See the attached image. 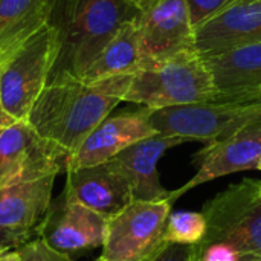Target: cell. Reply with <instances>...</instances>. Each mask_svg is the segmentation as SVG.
<instances>
[{
	"instance_id": "obj_1",
	"label": "cell",
	"mask_w": 261,
	"mask_h": 261,
	"mask_svg": "<svg viewBox=\"0 0 261 261\" xmlns=\"http://www.w3.org/2000/svg\"><path fill=\"white\" fill-rule=\"evenodd\" d=\"M132 78L133 75H118L95 83L75 78L47 83L26 121L38 136L72 154L124 101Z\"/></svg>"
},
{
	"instance_id": "obj_2",
	"label": "cell",
	"mask_w": 261,
	"mask_h": 261,
	"mask_svg": "<svg viewBox=\"0 0 261 261\" xmlns=\"http://www.w3.org/2000/svg\"><path fill=\"white\" fill-rule=\"evenodd\" d=\"M139 11L122 0H52L49 24L58 41V55L47 83L75 78Z\"/></svg>"
},
{
	"instance_id": "obj_3",
	"label": "cell",
	"mask_w": 261,
	"mask_h": 261,
	"mask_svg": "<svg viewBox=\"0 0 261 261\" xmlns=\"http://www.w3.org/2000/svg\"><path fill=\"white\" fill-rule=\"evenodd\" d=\"M219 90L194 47L159 60H142L124 101L150 110L214 101Z\"/></svg>"
},
{
	"instance_id": "obj_4",
	"label": "cell",
	"mask_w": 261,
	"mask_h": 261,
	"mask_svg": "<svg viewBox=\"0 0 261 261\" xmlns=\"http://www.w3.org/2000/svg\"><path fill=\"white\" fill-rule=\"evenodd\" d=\"M148 121L162 136L185 142H219L261 121V101L214 99L159 110L148 109Z\"/></svg>"
},
{
	"instance_id": "obj_5",
	"label": "cell",
	"mask_w": 261,
	"mask_h": 261,
	"mask_svg": "<svg viewBox=\"0 0 261 261\" xmlns=\"http://www.w3.org/2000/svg\"><path fill=\"white\" fill-rule=\"evenodd\" d=\"M261 179H243L208 200L202 210L206 234L200 245L223 243L242 258L261 260Z\"/></svg>"
},
{
	"instance_id": "obj_6",
	"label": "cell",
	"mask_w": 261,
	"mask_h": 261,
	"mask_svg": "<svg viewBox=\"0 0 261 261\" xmlns=\"http://www.w3.org/2000/svg\"><path fill=\"white\" fill-rule=\"evenodd\" d=\"M57 55V34L47 23L0 61V102L14 121L28 119L47 84Z\"/></svg>"
},
{
	"instance_id": "obj_7",
	"label": "cell",
	"mask_w": 261,
	"mask_h": 261,
	"mask_svg": "<svg viewBox=\"0 0 261 261\" xmlns=\"http://www.w3.org/2000/svg\"><path fill=\"white\" fill-rule=\"evenodd\" d=\"M170 200L132 202L107 222L101 258L106 261H147L164 242Z\"/></svg>"
},
{
	"instance_id": "obj_8",
	"label": "cell",
	"mask_w": 261,
	"mask_h": 261,
	"mask_svg": "<svg viewBox=\"0 0 261 261\" xmlns=\"http://www.w3.org/2000/svg\"><path fill=\"white\" fill-rule=\"evenodd\" d=\"M70 154L43 139L28 124L15 121L0 130V190L67 170Z\"/></svg>"
},
{
	"instance_id": "obj_9",
	"label": "cell",
	"mask_w": 261,
	"mask_h": 261,
	"mask_svg": "<svg viewBox=\"0 0 261 261\" xmlns=\"http://www.w3.org/2000/svg\"><path fill=\"white\" fill-rule=\"evenodd\" d=\"M107 222L98 213L60 196L55 202H50L37 236L50 249L73 260L86 251L102 248Z\"/></svg>"
},
{
	"instance_id": "obj_10",
	"label": "cell",
	"mask_w": 261,
	"mask_h": 261,
	"mask_svg": "<svg viewBox=\"0 0 261 261\" xmlns=\"http://www.w3.org/2000/svg\"><path fill=\"white\" fill-rule=\"evenodd\" d=\"M260 156L261 121H258L228 139L206 144L199 153H196L193 158V164L197 167L196 174L180 188L170 191L168 200L174 203L190 190L223 176L257 170Z\"/></svg>"
},
{
	"instance_id": "obj_11",
	"label": "cell",
	"mask_w": 261,
	"mask_h": 261,
	"mask_svg": "<svg viewBox=\"0 0 261 261\" xmlns=\"http://www.w3.org/2000/svg\"><path fill=\"white\" fill-rule=\"evenodd\" d=\"M136 23L142 60H159L194 47L185 0H156L139 12Z\"/></svg>"
},
{
	"instance_id": "obj_12",
	"label": "cell",
	"mask_w": 261,
	"mask_h": 261,
	"mask_svg": "<svg viewBox=\"0 0 261 261\" xmlns=\"http://www.w3.org/2000/svg\"><path fill=\"white\" fill-rule=\"evenodd\" d=\"M66 173L67 180L63 196L107 220L133 202L127 179L112 161L67 170Z\"/></svg>"
},
{
	"instance_id": "obj_13",
	"label": "cell",
	"mask_w": 261,
	"mask_h": 261,
	"mask_svg": "<svg viewBox=\"0 0 261 261\" xmlns=\"http://www.w3.org/2000/svg\"><path fill=\"white\" fill-rule=\"evenodd\" d=\"M153 135L158 133L148 121V109L145 107L138 112L107 116L70 154L67 170L104 164L135 142Z\"/></svg>"
},
{
	"instance_id": "obj_14",
	"label": "cell",
	"mask_w": 261,
	"mask_h": 261,
	"mask_svg": "<svg viewBox=\"0 0 261 261\" xmlns=\"http://www.w3.org/2000/svg\"><path fill=\"white\" fill-rule=\"evenodd\" d=\"M261 41V2L236 0L194 29V47L202 55Z\"/></svg>"
},
{
	"instance_id": "obj_15",
	"label": "cell",
	"mask_w": 261,
	"mask_h": 261,
	"mask_svg": "<svg viewBox=\"0 0 261 261\" xmlns=\"http://www.w3.org/2000/svg\"><path fill=\"white\" fill-rule=\"evenodd\" d=\"M185 141L174 136L153 135L122 150L110 159L127 179L133 202H161L170 199L159 179L158 162L164 153Z\"/></svg>"
},
{
	"instance_id": "obj_16",
	"label": "cell",
	"mask_w": 261,
	"mask_h": 261,
	"mask_svg": "<svg viewBox=\"0 0 261 261\" xmlns=\"http://www.w3.org/2000/svg\"><path fill=\"white\" fill-rule=\"evenodd\" d=\"M202 57L219 90L217 99L261 101V41Z\"/></svg>"
},
{
	"instance_id": "obj_17",
	"label": "cell",
	"mask_w": 261,
	"mask_h": 261,
	"mask_svg": "<svg viewBox=\"0 0 261 261\" xmlns=\"http://www.w3.org/2000/svg\"><path fill=\"white\" fill-rule=\"evenodd\" d=\"M55 176L8 185L0 190V229L24 236L37 234L52 202Z\"/></svg>"
},
{
	"instance_id": "obj_18",
	"label": "cell",
	"mask_w": 261,
	"mask_h": 261,
	"mask_svg": "<svg viewBox=\"0 0 261 261\" xmlns=\"http://www.w3.org/2000/svg\"><path fill=\"white\" fill-rule=\"evenodd\" d=\"M138 18L130 20L121 26L115 37L104 46L98 57L84 70L81 81L95 83L118 75H133L141 63Z\"/></svg>"
},
{
	"instance_id": "obj_19",
	"label": "cell",
	"mask_w": 261,
	"mask_h": 261,
	"mask_svg": "<svg viewBox=\"0 0 261 261\" xmlns=\"http://www.w3.org/2000/svg\"><path fill=\"white\" fill-rule=\"evenodd\" d=\"M52 0H0V61L49 23Z\"/></svg>"
},
{
	"instance_id": "obj_20",
	"label": "cell",
	"mask_w": 261,
	"mask_h": 261,
	"mask_svg": "<svg viewBox=\"0 0 261 261\" xmlns=\"http://www.w3.org/2000/svg\"><path fill=\"white\" fill-rule=\"evenodd\" d=\"M205 234H206V220L202 213L177 211V213H170L167 219L164 242L194 246L202 242Z\"/></svg>"
},
{
	"instance_id": "obj_21",
	"label": "cell",
	"mask_w": 261,
	"mask_h": 261,
	"mask_svg": "<svg viewBox=\"0 0 261 261\" xmlns=\"http://www.w3.org/2000/svg\"><path fill=\"white\" fill-rule=\"evenodd\" d=\"M190 261H261L255 258H242L237 251L223 243L194 245Z\"/></svg>"
},
{
	"instance_id": "obj_22",
	"label": "cell",
	"mask_w": 261,
	"mask_h": 261,
	"mask_svg": "<svg viewBox=\"0 0 261 261\" xmlns=\"http://www.w3.org/2000/svg\"><path fill=\"white\" fill-rule=\"evenodd\" d=\"M20 260L18 261H73L70 257L63 255L50 249L41 239H34L17 248Z\"/></svg>"
},
{
	"instance_id": "obj_23",
	"label": "cell",
	"mask_w": 261,
	"mask_h": 261,
	"mask_svg": "<svg viewBox=\"0 0 261 261\" xmlns=\"http://www.w3.org/2000/svg\"><path fill=\"white\" fill-rule=\"evenodd\" d=\"M236 0H185L188 11H190V18L193 23V28L196 29L220 11H223L226 6H229Z\"/></svg>"
},
{
	"instance_id": "obj_24",
	"label": "cell",
	"mask_w": 261,
	"mask_h": 261,
	"mask_svg": "<svg viewBox=\"0 0 261 261\" xmlns=\"http://www.w3.org/2000/svg\"><path fill=\"white\" fill-rule=\"evenodd\" d=\"M193 246L177 243H162L147 261H190Z\"/></svg>"
},
{
	"instance_id": "obj_25",
	"label": "cell",
	"mask_w": 261,
	"mask_h": 261,
	"mask_svg": "<svg viewBox=\"0 0 261 261\" xmlns=\"http://www.w3.org/2000/svg\"><path fill=\"white\" fill-rule=\"evenodd\" d=\"M29 240H31V236L0 229V252L17 249L18 246H21L23 243H26Z\"/></svg>"
},
{
	"instance_id": "obj_26",
	"label": "cell",
	"mask_w": 261,
	"mask_h": 261,
	"mask_svg": "<svg viewBox=\"0 0 261 261\" xmlns=\"http://www.w3.org/2000/svg\"><path fill=\"white\" fill-rule=\"evenodd\" d=\"M122 2H125L127 5H130L132 8H135V9H138L141 12V11H144L147 6H150L156 0H122Z\"/></svg>"
},
{
	"instance_id": "obj_27",
	"label": "cell",
	"mask_w": 261,
	"mask_h": 261,
	"mask_svg": "<svg viewBox=\"0 0 261 261\" xmlns=\"http://www.w3.org/2000/svg\"><path fill=\"white\" fill-rule=\"evenodd\" d=\"M20 255L17 249L12 251H6V252H0V261H18Z\"/></svg>"
},
{
	"instance_id": "obj_28",
	"label": "cell",
	"mask_w": 261,
	"mask_h": 261,
	"mask_svg": "<svg viewBox=\"0 0 261 261\" xmlns=\"http://www.w3.org/2000/svg\"><path fill=\"white\" fill-rule=\"evenodd\" d=\"M12 122H15L11 116H8L6 115V112L3 110V107H2V102H0V130H3L5 127H8V125H11Z\"/></svg>"
},
{
	"instance_id": "obj_29",
	"label": "cell",
	"mask_w": 261,
	"mask_h": 261,
	"mask_svg": "<svg viewBox=\"0 0 261 261\" xmlns=\"http://www.w3.org/2000/svg\"><path fill=\"white\" fill-rule=\"evenodd\" d=\"M257 170H260L261 171V156H260V159H258V164H257Z\"/></svg>"
},
{
	"instance_id": "obj_30",
	"label": "cell",
	"mask_w": 261,
	"mask_h": 261,
	"mask_svg": "<svg viewBox=\"0 0 261 261\" xmlns=\"http://www.w3.org/2000/svg\"><path fill=\"white\" fill-rule=\"evenodd\" d=\"M95 261H106V260H104V258H101V257H99V258H98V260H95Z\"/></svg>"
},
{
	"instance_id": "obj_31",
	"label": "cell",
	"mask_w": 261,
	"mask_h": 261,
	"mask_svg": "<svg viewBox=\"0 0 261 261\" xmlns=\"http://www.w3.org/2000/svg\"><path fill=\"white\" fill-rule=\"evenodd\" d=\"M260 98H261V86H260Z\"/></svg>"
},
{
	"instance_id": "obj_32",
	"label": "cell",
	"mask_w": 261,
	"mask_h": 261,
	"mask_svg": "<svg viewBox=\"0 0 261 261\" xmlns=\"http://www.w3.org/2000/svg\"><path fill=\"white\" fill-rule=\"evenodd\" d=\"M258 2H261V0H258Z\"/></svg>"
},
{
	"instance_id": "obj_33",
	"label": "cell",
	"mask_w": 261,
	"mask_h": 261,
	"mask_svg": "<svg viewBox=\"0 0 261 261\" xmlns=\"http://www.w3.org/2000/svg\"><path fill=\"white\" fill-rule=\"evenodd\" d=\"M260 194H261V191H260Z\"/></svg>"
}]
</instances>
